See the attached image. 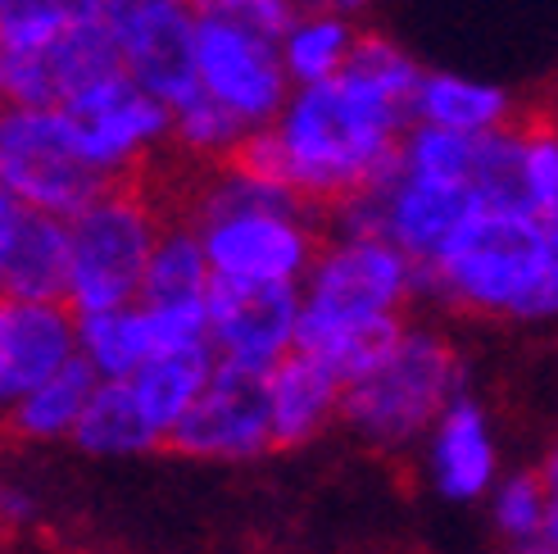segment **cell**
<instances>
[{
  "label": "cell",
  "mask_w": 558,
  "mask_h": 554,
  "mask_svg": "<svg viewBox=\"0 0 558 554\" xmlns=\"http://www.w3.org/2000/svg\"><path fill=\"white\" fill-rule=\"evenodd\" d=\"M201 245L209 273H232V277H282L300 282L327 237L304 224L300 209L287 205H241L209 218L201 228Z\"/></svg>",
  "instance_id": "obj_10"
},
{
  "label": "cell",
  "mask_w": 558,
  "mask_h": 554,
  "mask_svg": "<svg viewBox=\"0 0 558 554\" xmlns=\"http://www.w3.org/2000/svg\"><path fill=\"white\" fill-rule=\"evenodd\" d=\"M459 382L463 364L450 341L432 332H404L381 364L341 386L337 413L377 446H400L440 419V409L459 396Z\"/></svg>",
  "instance_id": "obj_4"
},
{
  "label": "cell",
  "mask_w": 558,
  "mask_h": 554,
  "mask_svg": "<svg viewBox=\"0 0 558 554\" xmlns=\"http://www.w3.org/2000/svg\"><path fill=\"white\" fill-rule=\"evenodd\" d=\"M413 296V264L386 237H350L323 245L310 264V296L300 300V318L341 323V318H373L400 314Z\"/></svg>",
  "instance_id": "obj_8"
},
{
  "label": "cell",
  "mask_w": 558,
  "mask_h": 554,
  "mask_svg": "<svg viewBox=\"0 0 558 554\" xmlns=\"http://www.w3.org/2000/svg\"><path fill=\"white\" fill-rule=\"evenodd\" d=\"M69 436L92 455H136V450L159 446V432L150 427L146 409L136 400L128 377L96 382L87 405H82V413L73 419Z\"/></svg>",
  "instance_id": "obj_19"
},
{
  "label": "cell",
  "mask_w": 558,
  "mask_h": 554,
  "mask_svg": "<svg viewBox=\"0 0 558 554\" xmlns=\"http://www.w3.org/2000/svg\"><path fill=\"white\" fill-rule=\"evenodd\" d=\"M195 82L222 109H232L245 128L272 123L291 96L277 41L250 37L214 19H195Z\"/></svg>",
  "instance_id": "obj_11"
},
{
  "label": "cell",
  "mask_w": 558,
  "mask_h": 554,
  "mask_svg": "<svg viewBox=\"0 0 558 554\" xmlns=\"http://www.w3.org/2000/svg\"><path fill=\"white\" fill-rule=\"evenodd\" d=\"M19 201L10 196L5 186H0V260H5V251H10V237H14V224H19Z\"/></svg>",
  "instance_id": "obj_30"
},
{
  "label": "cell",
  "mask_w": 558,
  "mask_h": 554,
  "mask_svg": "<svg viewBox=\"0 0 558 554\" xmlns=\"http://www.w3.org/2000/svg\"><path fill=\"white\" fill-rule=\"evenodd\" d=\"M472 209H477V196L468 182L396 173V182L381 196V237L413 264V273H423L436 264L445 241L459 232Z\"/></svg>",
  "instance_id": "obj_14"
},
{
  "label": "cell",
  "mask_w": 558,
  "mask_h": 554,
  "mask_svg": "<svg viewBox=\"0 0 558 554\" xmlns=\"http://www.w3.org/2000/svg\"><path fill=\"white\" fill-rule=\"evenodd\" d=\"M205 318H209V346L218 359L268 373L291 350L300 291L295 282H282V277L209 273Z\"/></svg>",
  "instance_id": "obj_9"
},
{
  "label": "cell",
  "mask_w": 558,
  "mask_h": 554,
  "mask_svg": "<svg viewBox=\"0 0 558 554\" xmlns=\"http://www.w3.org/2000/svg\"><path fill=\"white\" fill-rule=\"evenodd\" d=\"M341 386L331 382L304 350H287L268 369V427L272 450H295L314 441L331 419H337Z\"/></svg>",
  "instance_id": "obj_15"
},
{
  "label": "cell",
  "mask_w": 558,
  "mask_h": 554,
  "mask_svg": "<svg viewBox=\"0 0 558 554\" xmlns=\"http://www.w3.org/2000/svg\"><path fill=\"white\" fill-rule=\"evenodd\" d=\"M0 296L69 300V224L46 209H19L10 251L0 260Z\"/></svg>",
  "instance_id": "obj_16"
},
{
  "label": "cell",
  "mask_w": 558,
  "mask_h": 554,
  "mask_svg": "<svg viewBox=\"0 0 558 554\" xmlns=\"http://www.w3.org/2000/svg\"><path fill=\"white\" fill-rule=\"evenodd\" d=\"M73 318H77V346L100 377H128L142 359L155 354L142 304H119V310H96Z\"/></svg>",
  "instance_id": "obj_25"
},
{
  "label": "cell",
  "mask_w": 558,
  "mask_h": 554,
  "mask_svg": "<svg viewBox=\"0 0 558 554\" xmlns=\"http://www.w3.org/2000/svg\"><path fill=\"white\" fill-rule=\"evenodd\" d=\"M77 350V318L60 300L0 296V423Z\"/></svg>",
  "instance_id": "obj_13"
},
{
  "label": "cell",
  "mask_w": 558,
  "mask_h": 554,
  "mask_svg": "<svg viewBox=\"0 0 558 554\" xmlns=\"http://www.w3.org/2000/svg\"><path fill=\"white\" fill-rule=\"evenodd\" d=\"M440 432H436V478L440 491L454 501H477L495 478V446L486 436V419L472 400H450L440 409Z\"/></svg>",
  "instance_id": "obj_20"
},
{
  "label": "cell",
  "mask_w": 558,
  "mask_h": 554,
  "mask_svg": "<svg viewBox=\"0 0 558 554\" xmlns=\"http://www.w3.org/2000/svg\"><path fill=\"white\" fill-rule=\"evenodd\" d=\"M364 5V0H337V10H359Z\"/></svg>",
  "instance_id": "obj_34"
},
{
  "label": "cell",
  "mask_w": 558,
  "mask_h": 554,
  "mask_svg": "<svg viewBox=\"0 0 558 554\" xmlns=\"http://www.w3.org/2000/svg\"><path fill=\"white\" fill-rule=\"evenodd\" d=\"M295 5H331L337 10V0H295Z\"/></svg>",
  "instance_id": "obj_33"
},
{
  "label": "cell",
  "mask_w": 558,
  "mask_h": 554,
  "mask_svg": "<svg viewBox=\"0 0 558 554\" xmlns=\"http://www.w3.org/2000/svg\"><path fill=\"white\" fill-rule=\"evenodd\" d=\"M436 287L482 318H545L558 300L554 224L518 209H472L413 287Z\"/></svg>",
  "instance_id": "obj_2"
},
{
  "label": "cell",
  "mask_w": 558,
  "mask_h": 554,
  "mask_svg": "<svg viewBox=\"0 0 558 554\" xmlns=\"http://www.w3.org/2000/svg\"><path fill=\"white\" fill-rule=\"evenodd\" d=\"M27 514H33V509H27L23 495H14V491L0 486V522H10V528H19V522H27Z\"/></svg>",
  "instance_id": "obj_31"
},
{
  "label": "cell",
  "mask_w": 558,
  "mask_h": 554,
  "mask_svg": "<svg viewBox=\"0 0 558 554\" xmlns=\"http://www.w3.org/2000/svg\"><path fill=\"white\" fill-rule=\"evenodd\" d=\"M96 19L114 37L123 73L163 105L201 92L195 82V14L186 0H100Z\"/></svg>",
  "instance_id": "obj_7"
},
{
  "label": "cell",
  "mask_w": 558,
  "mask_h": 554,
  "mask_svg": "<svg viewBox=\"0 0 558 554\" xmlns=\"http://www.w3.org/2000/svg\"><path fill=\"white\" fill-rule=\"evenodd\" d=\"M549 528H554V463H541L532 473H518L499 491V532L509 541H522Z\"/></svg>",
  "instance_id": "obj_28"
},
{
  "label": "cell",
  "mask_w": 558,
  "mask_h": 554,
  "mask_svg": "<svg viewBox=\"0 0 558 554\" xmlns=\"http://www.w3.org/2000/svg\"><path fill=\"white\" fill-rule=\"evenodd\" d=\"M69 224V310L96 314L136 304L142 273L159 232V218L128 169L105 182V191L82 205Z\"/></svg>",
  "instance_id": "obj_3"
},
{
  "label": "cell",
  "mask_w": 558,
  "mask_h": 554,
  "mask_svg": "<svg viewBox=\"0 0 558 554\" xmlns=\"http://www.w3.org/2000/svg\"><path fill=\"white\" fill-rule=\"evenodd\" d=\"M159 450L195 459H250L272 450L268 427V373L232 359H214L205 386L159 436Z\"/></svg>",
  "instance_id": "obj_6"
},
{
  "label": "cell",
  "mask_w": 558,
  "mask_h": 554,
  "mask_svg": "<svg viewBox=\"0 0 558 554\" xmlns=\"http://www.w3.org/2000/svg\"><path fill=\"white\" fill-rule=\"evenodd\" d=\"M96 10L100 0H0V46H37Z\"/></svg>",
  "instance_id": "obj_27"
},
{
  "label": "cell",
  "mask_w": 558,
  "mask_h": 554,
  "mask_svg": "<svg viewBox=\"0 0 558 554\" xmlns=\"http://www.w3.org/2000/svg\"><path fill=\"white\" fill-rule=\"evenodd\" d=\"M114 173L77 150L73 128L60 109L0 105V186L27 209L77 214Z\"/></svg>",
  "instance_id": "obj_5"
},
{
  "label": "cell",
  "mask_w": 558,
  "mask_h": 554,
  "mask_svg": "<svg viewBox=\"0 0 558 554\" xmlns=\"http://www.w3.org/2000/svg\"><path fill=\"white\" fill-rule=\"evenodd\" d=\"M195 19H214V23H228L241 27L250 37H264L277 41L287 33V23L295 19V0H186Z\"/></svg>",
  "instance_id": "obj_29"
},
{
  "label": "cell",
  "mask_w": 558,
  "mask_h": 554,
  "mask_svg": "<svg viewBox=\"0 0 558 554\" xmlns=\"http://www.w3.org/2000/svg\"><path fill=\"white\" fill-rule=\"evenodd\" d=\"M413 123L404 105L354 73L304 82L277 109V142L287 150V191L304 214H341L386 191L400 173V136Z\"/></svg>",
  "instance_id": "obj_1"
},
{
  "label": "cell",
  "mask_w": 558,
  "mask_h": 554,
  "mask_svg": "<svg viewBox=\"0 0 558 554\" xmlns=\"http://www.w3.org/2000/svg\"><path fill=\"white\" fill-rule=\"evenodd\" d=\"M100 382V373L92 369V359L73 350L60 369H54L46 382H37L0 423V436L10 441H50V436H69L73 419L87 405L92 386Z\"/></svg>",
  "instance_id": "obj_18"
},
{
  "label": "cell",
  "mask_w": 558,
  "mask_h": 554,
  "mask_svg": "<svg viewBox=\"0 0 558 554\" xmlns=\"http://www.w3.org/2000/svg\"><path fill=\"white\" fill-rule=\"evenodd\" d=\"M400 337H404V318L400 314L341 318V323L295 318L291 346L310 354L337 386H350L354 377H364L373 364H381V359L390 354V346H396Z\"/></svg>",
  "instance_id": "obj_17"
},
{
  "label": "cell",
  "mask_w": 558,
  "mask_h": 554,
  "mask_svg": "<svg viewBox=\"0 0 558 554\" xmlns=\"http://www.w3.org/2000/svg\"><path fill=\"white\" fill-rule=\"evenodd\" d=\"M214 359L218 354L209 341H195V346H178V350H155L150 359H142V364L128 373L132 392L142 400L146 419L159 436L169 432L178 423V413L195 400V392H201L214 369Z\"/></svg>",
  "instance_id": "obj_21"
},
{
  "label": "cell",
  "mask_w": 558,
  "mask_h": 554,
  "mask_svg": "<svg viewBox=\"0 0 558 554\" xmlns=\"http://www.w3.org/2000/svg\"><path fill=\"white\" fill-rule=\"evenodd\" d=\"M241 132H245V123L205 92L173 105V119H169V142L191 155H205V159H222Z\"/></svg>",
  "instance_id": "obj_26"
},
{
  "label": "cell",
  "mask_w": 558,
  "mask_h": 554,
  "mask_svg": "<svg viewBox=\"0 0 558 554\" xmlns=\"http://www.w3.org/2000/svg\"><path fill=\"white\" fill-rule=\"evenodd\" d=\"M54 109L69 119L77 150L105 173H119L123 164L159 146L169 136V119H173V109L155 100L146 87H136L128 73L105 77Z\"/></svg>",
  "instance_id": "obj_12"
},
{
  "label": "cell",
  "mask_w": 558,
  "mask_h": 554,
  "mask_svg": "<svg viewBox=\"0 0 558 554\" xmlns=\"http://www.w3.org/2000/svg\"><path fill=\"white\" fill-rule=\"evenodd\" d=\"M359 27L345 19V10H331V5H310V10H295V19L287 23V33L277 37V55H282V69L295 87L304 82H323L331 77L345 55L354 46Z\"/></svg>",
  "instance_id": "obj_23"
},
{
  "label": "cell",
  "mask_w": 558,
  "mask_h": 554,
  "mask_svg": "<svg viewBox=\"0 0 558 554\" xmlns=\"http://www.w3.org/2000/svg\"><path fill=\"white\" fill-rule=\"evenodd\" d=\"M513 109H518V100L505 96L499 87H482V82H463L450 73H427V77H417V87H413L417 123H436V128L468 132V136L509 123Z\"/></svg>",
  "instance_id": "obj_22"
},
{
  "label": "cell",
  "mask_w": 558,
  "mask_h": 554,
  "mask_svg": "<svg viewBox=\"0 0 558 554\" xmlns=\"http://www.w3.org/2000/svg\"><path fill=\"white\" fill-rule=\"evenodd\" d=\"M509 554H554V528H549V532H536V537L513 541V550H509Z\"/></svg>",
  "instance_id": "obj_32"
},
{
  "label": "cell",
  "mask_w": 558,
  "mask_h": 554,
  "mask_svg": "<svg viewBox=\"0 0 558 554\" xmlns=\"http://www.w3.org/2000/svg\"><path fill=\"white\" fill-rule=\"evenodd\" d=\"M205 287H209V260H205L201 232L186 224L159 228L136 304H201Z\"/></svg>",
  "instance_id": "obj_24"
}]
</instances>
